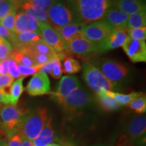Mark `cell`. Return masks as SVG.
Wrapping results in <instances>:
<instances>
[{
    "instance_id": "obj_13",
    "label": "cell",
    "mask_w": 146,
    "mask_h": 146,
    "mask_svg": "<svg viewBox=\"0 0 146 146\" xmlns=\"http://www.w3.org/2000/svg\"><path fill=\"white\" fill-rule=\"evenodd\" d=\"M66 51L79 56H89L99 53L98 47L85 38H78L67 43Z\"/></svg>"
},
{
    "instance_id": "obj_10",
    "label": "cell",
    "mask_w": 146,
    "mask_h": 146,
    "mask_svg": "<svg viewBox=\"0 0 146 146\" xmlns=\"http://www.w3.org/2000/svg\"><path fill=\"white\" fill-rule=\"evenodd\" d=\"M26 90L31 96H39L51 93L50 81L45 73L38 72L27 84Z\"/></svg>"
},
{
    "instance_id": "obj_26",
    "label": "cell",
    "mask_w": 146,
    "mask_h": 146,
    "mask_svg": "<svg viewBox=\"0 0 146 146\" xmlns=\"http://www.w3.org/2000/svg\"><path fill=\"white\" fill-rule=\"evenodd\" d=\"M28 46L31 50L35 52L47 55V56H52V57L58 58V53L55 52L54 49L49 45H47L42 39L31 43L28 45Z\"/></svg>"
},
{
    "instance_id": "obj_5",
    "label": "cell",
    "mask_w": 146,
    "mask_h": 146,
    "mask_svg": "<svg viewBox=\"0 0 146 146\" xmlns=\"http://www.w3.org/2000/svg\"><path fill=\"white\" fill-rule=\"evenodd\" d=\"M114 28L104 20L86 24L83 29V38L100 49L114 31Z\"/></svg>"
},
{
    "instance_id": "obj_8",
    "label": "cell",
    "mask_w": 146,
    "mask_h": 146,
    "mask_svg": "<svg viewBox=\"0 0 146 146\" xmlns=\"http://www.w3.org/2000/svg\"><path fill=\"white\" fill-rule=\"evenodd\" d=\"M93 64L96 66L114 85L121 81L128 74L127 67L112 60L104 59Z\"/></svg>"
},
{
    "instance_id": "obj_16",
    "label": "cell",
    "mask_w": 146,
    "mask_h": 146,
    "mask_svg": "<svg viewBox=\"0 0 146 146\" xmlns=\"http://www.w3.org/2000/svg\"><path fill=\"white\" fill-rule=\"evenodd\" d=\"M128 30L129 29H114L112 34L100 49V53L106 52L123 46L126 40L129 37Z\"/></svg>"
},
{
    "instance_id": "obj_27",
    "label": "cell",
    "mask_w": 146,
    "mask_h": 146,
    "mask_svg": "<svg viewBox=\"0 0 146 146\" xmlns=\"http://www.w3.org/2000/svg\"><path fill=\"white\" fill-rule=\"evenodd\" d=\"M98 103L104 110L107 112H112L119 109L120 106L113 99L112 97L105 94H97Z\"/></svg>"
},
{
    "instance_id": "obj_21",
    "label": "cell",
    "mask_w": 146,
    "mask_h": 146,
    "mask_svg": "<svg viewBox=\"0 0 146 146\" xmlns=\"http://www.w3.org/2000/svg\"><path fill=\"white\" fill-rule=\"evenodd\" d=\"M145 131L146 119L145 116H137L131 120L128 126V134L133 139L145 135Z\"/></svg>"
},
{
    "instance_id": "obj_32",
    "label": "cell",
    "mask_w": 146,
    "mask_h": 146,
    "mask_svg": "<svg viewBox=\"0 0 146 146\" xmlns=\"http://www.w3.org/2000/svg\"><path fill=\"white\" fill-rule=\"evenodd\" d=\"M23 10H24V12L32 16L33 18H34L39 23H49L48 16H47V13L43 12V11L31 8H27L23 9Z\"/></svg>"
},
{
    "instance_id": "obj_12",
    "label": "cell",
    "mask_w": 146,
    "mask_h": 146,
    "mask_svg": "<svg viewBox=\"0 0 146 146\" xmlns=\"http://www.w3.org/2000/svg\"><path fill=\"white\" fill-rule=\"evenodd\" d=\"M81 87L78 78L75 76H64L61 78L58 86L55 92L51 91L50 95L61 104L66 98L70 95L73 91L78 87Z\"/></svg>"
},
{
    "instance_id": "obj_36",
    "label": "cell",
    "mask_w": 146,
    "mask_h": 146,
    "mask_svg": "<svg viewBox=\"0 0 146 146\" xmlns=\"http://www.w3.org/2000/svg\"><path fill=\"white\" fill-rule=\"evenodd\" d=\"M8 73L14 79L21 78V74L18 70V64L11 56L8 58Z\"/></svg>"
},
{
    "instance_id": "obj_3",
    "label": "cell",
    "mask_w": 146,
    "mask_h": 146,
    "mask_svg": "<svg viewBox=\"0 0 146 146\" xmlns=\"http://www.w3.org/2000/svg\"><path fill=\"white\" fill-rule=\"evenodd\" d=\"M29 110L16 106L5 105L0 112V129L3 135L9 138L17 132L23 118Z\"/></svg>"
},
{
    "instance_id": "obj_44",
    "label": "cell",
    "mask_w": 146,
    "mask_h": 146,
    "mask_svg": "<svg viewBox=\"0 0 146 146\" xmlns=\"http://www.w3.org/2000/svg\"><path fill=\"white\" fill-rule=\"evenodd\" d=\"M0 146H8V145H7V141H6V140H5V139H2L1 143H0Z\"/></svg>"
},
{
    "instance_id": "obj_46",
    "label": "cell",
    "mask_w": 146,
    "mask_h": 146,
    "mask_svg": "<svg viewBox=\"0 0 146 146\" xmlns=\"http://www.w3.org/2000/svg\"><path fill=\"white\" fill-rule=\"evenodd\" d=\"M16 1H18L19 3H21L22 5L24 4V3H25L27 1V0H16Z\"/></svg>"
},
{
    "instance_id": "obj_11",
    "label": "cell",
    "mask_w": 146,
    "mask_h": 146,
    "mask_svg": "<svg viewBox=\"0 0 146 146\" xmlns=\"http://www.w3.org/2000/svg\"><path fill=\"white\" fill-rule=\"evenodd\" d=\"M124 52L134 63L146 62V44L143 41H137L128 37L123 45Z\"/></svg>"
},
{
    "instance_id": "obj_42",
    "label": "cell",
    "mask_w": 146,
    "mask_h": 146,
    "mask_svg": "<svg viewBox=\"0 0 146 146\" xmlns=\"http://www.w3.org/2000/svg\"><path fill=\"white\" fill-rule=\"evenodd\" d=\"M12 33L10 32L9 31L3 28L0 25V38H3V39L10 41L11 36H12Z\"/></svg>"
},
{
    "instance_id": "obj_41",
    "label": "cell",
    "mask_w": 146,
    "mask_h": 146,
    "mask_svg": "<svg viewBox=\"0 0 146 146\" xmlns=\"http://www.w3.org/2000/svg\"><path fill=\"white\" fill-rule=\"evenodd\" d=\"M0 103L5 105H10L8 93L5 89H0Z\"/></svg>"
},
{
    "instance_id": "obj_2",
    "label": "cell",
    "mask_w": 146,
    "mask_h": 146,
    "mask_svg": "<svg viewBox=\"0 0 146 146\" xmlns=\"http://www.w3.org/2000/svg\"><path fill=\"white\" fill-rule=\"evenodd\" d=\"M48 118L46 108H37L33 112L29 111L23 118L16 133L22 138L33 141L39 135Z\"/></svg>"
},
{
    "instance_id": "obj_48",
    "label": "cell",
    "mask_w": 146,
    "mask_h": 146,
    "mask_svg": "<svg viewBox=\"0 0 146 146\" xmlns=\"http://www.w3.org/2000/svg\"><path fill=\"white\" fill-rule=\"evenodd\" d=\"M3 106H4V104H3L0 103V112H1V110H2Z\"/></svg>"
},
{
    "instance_id": "obj_1",
    "label": "cell",
    "mask_w": 146,
    "mask_h": 146,
    "mask_svg": "<svg viewBox=\"0 0 146 146\" xmlns=\"http://www.w3.org/2000/svg\"><path fill=\"white\" fill-rule=\"evenodd\" d=\"M76 22L89 24L102 21L114 0H66Z\"/></svg>"
},
{
    "instance_id": "obj_9",
    "label": "cell",
    "mask_w": 146,
    "mask_h": 146,
    "mask_svg": "<svg viewBox=\"0 0 146 146\" xmlns=\"http://www.w3.org/2000/svg\"><path fill=\"white\" fill-rule=\"evenodd\" d=\"M40 36L47 45L56 52H64L67 49V43L60 35L59 32L50 23H39Z\"/></svg>"
},
{
    "instance_id": "obj_50",
    "label": "cell",
    "mask_w": 146,
    "mask_h": 146,
    "mask_svg": "<svg viewBox=\"0 0 146 146\" xmlns=\"http://www.w3.org/2000/svg\"><path fill=\"white\" fill-rule=\"evenodd\" d=\"M1 140H2V139H0V143H1Z\"/></svg>"
},
{
    "instance_id": "obj_49",
    "label": "cell",
    "mask_w": 146,
    "mask_h": 146,
    "mask_svg": "<svg viewBox=\"0 0 146 146\" xmlns=\"http://www.w3.org/2000/svg\"><path fill=\"white\" fill-rule=\"evenodd\" d=\"M2 135H3V133L2 131H1V129H0V139H1V137Z\"/></svg>"
},
{
    "instance_id": "obj_29",
    "label": "cell",
    "mask_w": 146,
    "mask_h": 146,
    "mask_svg": "<svg viewBox=\"0 0 146 146\" xmlns=\"http://www.w3.org/2000/svg\"><path fill=\"white\" fill-rule=\"evenodd\" d=\"M16 0H0V21L12 10H17L22 7Z\"/></svg>"
},
{
    "instance_id": "obj_38",
    "label": "cell",
    "mask_w": 146,
    "mask_h": 146,
    "mask_svg": "<svg viewBox=\"0 0 146 146\" xmlns=\"http://www.w3.org/2000/svg\"><path fill=\"white\" fill-rule=\"evenodd\" d=\"M62 68L61 60L59 58H56L55 60L54 66H53L52 70L50 73V74L55 79H58L61 78L62 76Z\"/></svg>"
},
{
    "instance_id": "obj_30",
    "label": "cell",
    "mask_w": 146,
    "mask_h": 146,
    "mask_svg": "<svg viewBox=\"0 0 146 146\" xmlns=\"http://www.w3.org/2000/svg\"><path fill=\"white\" fill-rule=\"evenodd\" d=\"M128 106L129 108L135 111L138 114H143L146 111V98L145 96H142L138 97L131 101L129 104Z\"/></svg>"
},
{
    "instance_id": "obj_19",
    "label": "cell",
    "mask_w": 146,
    "mask_h": 146,
    "mask_svg": "<svg viewBox=\"0 0 146 146\" xmlns=\"http://www.w3.org/2000/svg\"><path fill=\"white\" fill-rule=\"evenodd\" d=\"M114 6L128 16L145 9L144 0H114Z\"/></svg>"
},
{
    "instance_id": "obj_34",
    "label": "cell",
    "mask_w": 146,
    "mask_h": 146,
    "mask_svg": "<svg viewBox=\"0 0 146 146\" xmlns=\"http://www.w3.org/2000/svg\"><path fill=\"white\" fill-rule=\"evenodd\" d=\"M26 46L28 47V48L30 50L31 52V54L33 55V58L35 61L36 65L43 66H44L45 64H46L49 63L50 62L55 60L56 58H58L52 57V56H47V55H45V54H40V53L35 52H34V51L31 50L28 45H26Z\"/></svg>"
},
{
    "instance_id": "obj_45",
    "label": "cell",
    "mask_w": 146,
    "mask_h": 146,
    "mask_svg": "<svg viewBox=\"0 0 146 146\" xmlns=\"http://www.w3.org/2000/svg\"><path fill=\"white\" fill-rule=\"evenodd\" d=\"M3 64L1 63V62H0V74H3Z\"/></svg>"
},
{
    "instance_id": "obj_4",
    "label": "cell",
    "mask_w": 146,
    "mask_h": 146,
    "mask_svg": "<svg viewBox=\"0 0 146 146\" xmlns=\"http://www.w3.org/2000/svg\"><path fill=\"white\" fill-rule=\"evenodd\" d=\"M83 77L87 85L97 94H104L114 88V84L89 62L83 63Z\"/></svg>"
},
{
    "instance_id": "obj_17",
    "label": "cell",
    "mask_w": 146,
    "mask_h": 146,
    "mask_svg": "<svg viewBox=\"0 0 146 146\" xmlns=\"http://www.w3.org/2000/svg\"><path fill=\"white\" fill-rule=\"evenodd\" d=\"M113 6L107 11L104 21L107 22L114 29H128L127 21L129 16Z\"/></svg>"
},
{
    "instance_id": "obj_20",
    "label": "cell",
    "mask_w": 146,
    "mask_h": 146,
    "mask_svg": "<svg viewBox=\"0 0 146 146\" xmlns=\"http://www.w3.org/2000/svg\"><path fill=\"white\" fill-rule=\"evenodd\" d=\"M52 117L50 116L39 135L33 141L34 146H46L52 143L54 138V131L52 125Z\"/></svg>"
},
{
    "instance_id": "obj_25",
    "label": "cell",
    "mask_w": 146,
    "mask_h": 146,
    "mask_svg": "<svg viewBox=\"0 0 146 146\" xmlns=\"http://www.w3.org/2000/svg\"><path fill=\"white\" fill-rule=\"evenodd\" d=\"M63 63L62 65V71L65 74H76L79 72L81 70V66L78 60L75 59L72 56L66 55L62 60Z\"/></svg>"
},
{
    "instance_id": "obj_33",
    "label": "cell",
    "mask_w": 146,
    "mask_h": 146,
    "mask_svg": "<svg viewBox=\"0 0 146 146\" xmlns=\"http://www.w3.org/2000/svg\"><path fill=\"white\" fill-rule=\"evenodd\" d=\"M13 48L10 41L0 38V62L7 59L12 54Z\"/></svg>"
},
{
    "instance_id": "obj_43",
    "label": "cell",
    "mask_w": 146,
    "mask_h": 146,
    "mask_svg": "<svg viewBox=\"0 0 146 146\" xmlns=\"http://www.w3.org/2000/svg\"><path fill=\"white\" fill-rule=\"evenodd\" d=\"M23 146H34V145L32 141L23 138Z\"/></svg>"
},
{
    "instance_id": "obj_23",
    "label": "cell",
    "mask_w": 146,
    "mask_h": 146,
    "mask_svg": "<svg viewBox=\"0 0 146 146\" xmlns=\"http://www.w3.org/2000/svg\"><path fill=\"white\" fill-rule=\"evenodd\" d=\"M108 96L112 97L113 99L115 100L120 106H128L131 101L138 97L143 95V93L141 92H133L129 94H120V93L114 92L112 91H108L104 93Z\"/></svg>"
},
{
    "instance_id": "obj_40",
    "label": "cell",
    "mask_w": 146,
    "mask_h": 146,
    "mask_svg": "<svg viewBox=\"0 0 146 146\" xmlns=\"http://www.w3.org/2000/svg\"><path fill=\"white\" fill-rule=\"evenodd\" d=\"M8 146H23V138L17 133H14L8 138Z\"/></svg>"
},
{
    "instance_id": "obj_39",
    "label": "cell",
    "mask_w": 146,
    "mask_h": 146,
    "mask_svg": "<svg viewBox=\"0 0 146 146\" xmlns=\"http://www.w3.org/2000/svg\"><path fill=\"white\" fill-rule=\"evenodd\" d=\"M14 78L8 74H0V89H5L11 86L14 82Z\"/></svg>"
},
{
    "instance_id": "obj_15",
    "label": "cell",
    "mask_w": 146,
    "mask_h": 146,
    "mask_svg": "<svg viewBox=\"0 0 146 146\" xmlns=\"http://www.w3.org/2000/svg\"><path fill=\"white\" fill-rule=\"evenodd\" d=\"M86 24L81 22H72L68 25L57 29L60 35L63 38L66 43H68L73 40L83 38V29Z\"/></svg>"
},
{
    "instance_id": "obj_18",
    "label": "cell",
    "mask_w": 146,
    "mask_h": 146,
    "mask_svg": "<svg viewBox=\"0 0 146 146\" xmlns=\"http://www.w3.org/2000/svg\"><path fill=\"white\" fill-rule=\"evenodd\" d=\"M40 36L35 32L25 31L16 33H12L10 41L14 49H19L39 40Z\"/></svg>"
},
{
    "instance_id": "obj_24",
    "label": "cell",
    "mask_w": 146,
    "mask_h": 146,
    "mask_svg": "<svg viewBox=\"0 0 146 146\" xmlns=\"http://www.w3.org/2000/svg\"><path fill=\"white\" fill-rule=\"evenodd\" d=\"M23 79L24 78L23 77L18 78L11 85L10 91L8 93L10 105L16 106L17 104L20 97L25 90L23 86Z\"/></svg>"
},
{
    "instance_id": "obj_28",
    "label": "cell",
    "mask_w": 146,
    "mask_h": 146,
    "mask_svg": "<svg viewBox=\"0 0 146 146\" xmlns=\"http://www.w3.org/2000/svg\"><path fill=\"white\" fill-rule=\"evenodd\" d=\"M56 1V0H27V2L22 5V8H31L38 9L47 13L51 5Z\"/></svg>"
},
{
    "instance_id": "obj_6",
    "label": "cell",
    "mask_w": 146,
    "mask_h": 146,
    "mask_svg": "<svg viewBox=\"0 0 146 146\" xmlns=\"http://www.w3.org/2000/svg\"><path fill=\"white\" fill-rule=\"evenodd\" d=\"M49 23L57 29L75 21L74 14L68 7L60 0H56L47 12Z\"/></svg>"
},
{
    "instance_id": "obj_7",
    "label": "cell",
    "mask_w": 146,
    "mask_h": 146,
    "mask_svg": "<svg viewBox=\"0 0 146 146\" xmlns=\"http://www.w3.org/2000/svg\"><path fill=\"white\" fill-rule=\"evenodd\" d=\"M91 101V96L81 87H79L73 91L61 105L66 114H73L85 108Z\"/></svg>"
},
{
    "instance_id": "obj_35",
    "label": "cell",
    "mask_w": 146,
    "mask_h": 146,
    "mask_svg": "<svg viewBox=\"0 0 146 146\" xmlns=\"http://www.w3.org/2000/svg\"><path fill=\"white\" fill-rule=\"evenodd\" d=\"M129 37L137 41H145L146 39V28H139V29H131L128 30Z\"/></svg>"
},
{
    "instance_id": "obj_47",
    "label": "cell",
    "mask_w": 146,
    "mask_h": 146,
    "mask_svg": "<svg viewBox=\"0 0 146 146\" xmlns=\"http://www.w3.org/2000/svg\"><path fill=\"white\" fill-rule=\"evenodd\" d=\"M46 146H61V145H60L59 144H57V143H50Z\"/></svg>"
},
{
    "instance_id": "obj_22",
    "label": "cell",
    "mask_w": 146,
    "mask_h": 146,
    "mask_svg": "<svg viewBox=\"0 0 146 146\" xmlns=\"http://www.w3.org/2000/svg\"><path fill=\"white\" fill-rule=\"evenodd\" d=\"M146 25V10L137 12L129 16L127 21L128 29H139L145 27Z\"/></svg>"
},
{
    "instance_id": "obj_37",
    "label": "cell",
    "mask_w": 146,
    "mask_h": 146,
    "mask_svg": "<svg viewBox=\"0 0 146 146\" xmlns=\"http://www.w3.org/2000/svg\"><path fill=\"white\" fill-rule=\"evenodd\" d=\"M41 67V66L39 65L35 66H25L23 65H18V70H19L21 77L23 78H25L28 76L36 74V72H39Z\"/></svg>"
},
{
    "instance_id": "obj_31",
    "label": "cell",
    "mask_w": 146,
    "mask_h": 146,
    "mask_svg": "<svg viewBox=\"0 0 146 146\" xmlns=\"http://www.w3.org/2000/svg\"><path fill=\"white\" fill-rule=\"evenodd\" d=\"M16 10H12L0 21V25L10 32L14 33Z\"/></svg>"
},
{
    "instance_id": "obj_14",
    "label": "cell",
    "mask_w": 146,
    "mask_h": 146,
    "mask_svg": "<svg viewBox=\"0 0 146 146\" xmlns=\"http://www.w3.org/2000/svg\"><path fill=\"white\" fill-rule=\"evenodd\" d=\"M25 31L35 32L40 36L39 22L25 12H21L16 14L14 33H19Z\"/></svg>"
}]
</instances>
